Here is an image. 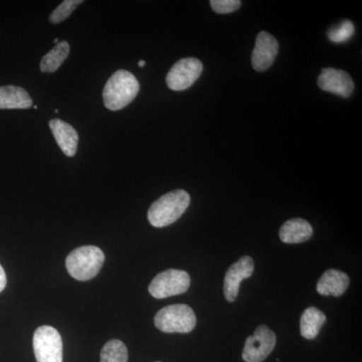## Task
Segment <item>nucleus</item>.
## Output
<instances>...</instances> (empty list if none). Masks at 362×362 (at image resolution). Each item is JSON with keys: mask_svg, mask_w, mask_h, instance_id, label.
Instances as JSON below:
<instances>
[{"mask_svg": "<svg viewBox=\"0 0 362 362\" xmlns=\"http://www.w3.org/2000/svg\"><path fill=\"white\" fill-rule=\"evenodd\" d=\"M349 286V277L344 272L329 269L325 271L317 283V292L322 296L339 297Z\"/></svg>", "mask_w": 362, "mask_h": 362, "instance_id": "13", "label": "nucleus"}, {"mask_svg": "<svg viewBox=\"0 0 362 362\" xmlns=\"http://www.w3.org/2000/svg\"><path fill=\"white\" fill-rule=\"evenodd\" d=\"M190 277L185 271L169 269L152 280L148 291L156 299L183 294L189 289Z\"/></svg>", "mask_w": 362, "mask_h": 362, "instance_id": "6", "label": "nucleus"}, {"mask_svg": "<svg viewBox=\"0 0 362 362\" xmlns=\"http://www.w3.org/2000/svg\"><path fill=\"white\" fill-rule=\"evenodd\" d=\"M190 197L185 190L177 189L162 195L150 206L148 221L156 228L175 223L189 206Z\"/></svg>", "mask_w": 362, "mask_h": 362, "instance_id": "2", "label": "nucleus"}, {"mask_svg": "<svg viewBox=\"0 0 362 362\" xmlns=\"http://www.w3.org/2000/svg\"><path fill=\"white\" fill-rule=\"evenodd\" d=\"M204 65L199 59L187 58L180 59L170 69L166 77V84L169 89L185 90L201 77Z\"/></svg>", "mask_w": 362, "mask_h": 362, "instance_id": "8", "label": "nucleus"}, {"mask_svg": "<svg viewBox=\"0 0 362 362\" xmlns=\"http://www.w3.org/2000/svg\"><path fill=\"white\" fill-rule=\"evenodd\" d=\"M139 90V83L133 74L126 70L117 71L105 85V106L111 111L121 110L135 99Z\"/></svg>", "mask_w": 362, "mask_h": 362, "instance_id": "1", "label": "nucleus"}, {"mask_svg": "<svg viewBox=\"0 0 362 362\" xmlns=\"http://www.w3.org/2000/svg\"><path fill=\"white\" fill-rule=\"evenodd\" d=\"M128 350L126 345L118 339L110 340L104 345L101 351V362H127Z\"/></svg>", "mask_w": 362, "mask_h": 362, "instance_id": "18", "label": "nucleus"}, {"mask_svg": "<svg viewBox=\"0 0 362 362\" xmlns=\"http://www.w3.org/2000/svg\"><path fill=\"white\" fill-rule=\"evenodd\" d=\"M157 362H158V361H157Z\"/></svg>", "mask_w": 362, "mask_h": 362, "instance_id": "25", "label": "nucleus"}, {"mask_svg": "<svg viewBox=\"0 0 362 362\" xmlns=\"http://www.w3.org/2000/svg\"><path fill=\"white\" fill-rule=\"evenodd\" d=\"M242 2L240 0H211V8L216 13H232L240 8Z\"/></svg>", "mask_w": 362, "mask_h": 362, "instance_id": "21", "label": "nucleus"}, {"mask_svg": "<svg viewBox=\"0 0 362 362\" xmlns=\"http://www.w3.org/2000/svg\"><path fill=\"white\" fill-rule=\"evenodd\" d=\"M354 25L350 21H343L328 32V39L334 44H343L354 35Z\"/></svg>", "mask_w": 362, "mask_h": 362, "instance_id": "19", "label": "nucleus"}, {"mask_svg": "<svg viewBox=\"0 0 362 362\" xmlns=\"http://www.w3.org/2000/svg\"><path fill=\"white\" fill-rule=\"evenodd\" d=\"M33 350L37 362H63V340L52 326H40L33 334Z\"/></svg>", "mask_w": 362, "mask_h": 362, "instance_id": "5", "label": "nucleus"}, {"mask_svg": "<svg viewBox=\"0 0 362 362\" xmlns=\"http://www.w3.org/2000/svg\"><path fill=\"white\" fill-rule=\"evenodd\" d=\"M49 128L64 153L68 157L75 156L77 153L78 143V135L75 128L59 119L52 120L49 122Z\"/></svg>", "mask_w": 362, "mask_h": 362, "instance_id": "12", "label": "nucleus"}, {"mask_svg": "<svg viewBox=\"0 0 362 362\" xmlns=\"http://www.w3.org/2000/svg\"><path fill=\"white\" fill-rule=\"evenodd\" d=\"M69 54H70V45L68 42L65 40L59 42L51 52H47L42 59L40 71L42 73H54L66 61Z\"/></svg>", "mask_w": 362, "mask_h": 362, "instance_id": "17", "label": "nucleus"}, {"mask_svg": "<svg viewBox=\"0 0 362 362\" xmlns=\"http://www.w3.org/2000/svg\"><path fill=\"white\" fill-rule=\"evenodd\" d=\"M154 324L162 332L189 333L197 325V316L188 305H170L157 312Z\"/></svg>", "mask_w": 362, "mask_h": 362, "instance_id": "4", "label": "nucleus"}, {"mask_svg": "<svg viewBox=\"0 0 362 362\" xmlns=\"http://www.w3.org/2000/svg\"><path fill=\"white\" fill-rule=\"evenodd\" d=\"M54 44H59V40L54 39Z\"/></svg>", "mask_w": 362, "mask_h": 362, "instance_id": "24", "label": "nucleus"}, {"mask_svg": "<svg viewBox=\"0 0 362 362\" xmlns=\"http://www.w3.org/2000/svg\"><path fill=\"white\" fill-rule=\"evenodd\" d=\"M105 262V255L100 247L84 246L70 252L66 259V270L78 281H89L96 277Z\"/></svg>", "mask_w": 362, "mask_h": 362, "instance_id": "3", "label": "nucleus"}, {"mask_svg": "<svg viewBox=\"0 0 362 362\" xmlns=\"http://www.w3.org/2000/svg\"><path fill=\"white\" fill-rule=\"evenodd\" d=\"M7 283V278L6 272H4L2 266L0 265V292L4 291L6 289Z\"/></svg>", "mask_w": 362, "mask_h": 362, "instance_id": "22", "label": "nucleus"}, {"mask_svg": "<svg viewBox=\"0 0 362 362\" xmlns=\"http://www.w3.org/2000/svg\"><path fill=\"white\" fill-rule=\"evenodd\" d=\"M145 65H146V62L145 61H139V63H138V66H139L140 68H143Z\"/></svg>", "mask_w": 362, "mask_h": 362, "instance_id": "23", "label": "nucleus"}, {"mask_svg": "<svg viewBox=\"0 0 362 362\" xmlns=\"http://www.w3.org/2000/svg\"><path fill=\"white\" fill-rule=\"evenodd\" d=\"M277 337L266 325H261L254 335L247 338L243 350V359L246 362H263L276 346Z\"/></svg>", "mask_w": 362, "mask_h": 362, "instance_id": "7", "label": "nucleus"}, {"mask_svg": "<svg viewBox=\"0 0 362 362\" xmlns=\"http://www.w3.org/2000/svg\"><path fill=\"white\" fill-rule=\"evenodd\" d=\"M33 100L25 89L16 86L0 87V109H28Z\"/></svg>", "mask_w": 362, "mask_h": 362, "instance_id": "15", "label": "nucleus"}, {"mask_svg": "<svg viewBox=\"0 0 362 362\" xmlns=\"http://www.w3.org/2000/svg\"><path fill=\"white\" fill-rule=\"evenodd\" d=\"M82 0H65L51 14L49 21L52 23H62L71 16L76 7L82 4Z\"/></svg>", "mask_w": 362, "mask_h": 362, "instance_id": "20", "label": "nucleus"}, {"mask_svg": "<svg viewBox=\"0 0 362 362\" xmlns=\"http://www.w3.org/2000/svg\"><path fill=\"white\" fill-rule=\"evenodd\" d=\"M318 86L325 92L344 98L351 96L354 90V83L349 74L333 68L323 69L318 78Z\"/></svg>", "mask_w": 362, "mask_h": 362, "instance_id": "10", "label": "nucleus"}, {"mask_svg": "<svg viewBox=\"0 0 362 362\" xmlns=\"http://www.w3.org/2000/svg\"><path fill=\"white\" fill-rule=\"evenodd\" d=\"M279 51V44L277 40L266 32L259 33L256 40L254 51L252 54V66L257 71H264L268 70Z\"/></svg>", "mask_w": 362, "mask_h": 362, "instance_id": "11", "label": "nucleus"}, {"mask_svg": "<svg viewBox=\"0 0 362 362\" xmlns=\"http://www.w3.org/2000/svg\"><path fill=\"white\" fill-rule=\"evenodd\" d=\"M254 270V259L249 256L242 257L230 267L223 281V293L228 302H233L237 299L240 283L245 279L251 277Z\"/></svg>", "mask_w": 362, "mask_h": 362, "instance_id": "9", "label": "nucleus"}, {"mask_svg": "<svg viewBox=\"0 0 362 362\" xmlns=\"http://www.w3.org/2000/svg\"><path fill=\"white\" fill-rule=\"evenodd\" d=\"M313 228L308 221L302 218H293L281 226L280 239L286 244H300L310 240Z\"/></svg>", "mask_w": 362, "mask_h": 362, "instance_id": "14", "label": "nucleus"}, {"mask_svg": "<svg viewBox=\"0 0 362 362\" xmlns=\"http://www.w3.org/2000/svg\"><path fill=\"white\" fill-rule=\"evenodd\" d=\"M326 322V316L316 307H309L300 319V332L306 339H314L320 332L321 327Z\"/></svg>", "mask_w": 362, "mask_h": 362, "instance_id": "16", "label": "nucleus"}]
</instances>
